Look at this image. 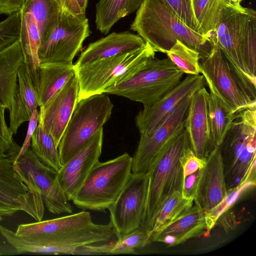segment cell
I'll return each mask as SVG.
<instances>
[{
  "mask_svg": "<svg viewBox=\"0 0 256 256\" xmlns=\"http://www.w3.org/2000/svg\"><path fill=\"white\" fill-rule=\"evenodd\" d=\"M30 148L43 164L56 172L61 168L58 146L52 136L41 124L38 123L32 136Z\"/></svg>",
  "mask_w": 256,
  "mask_h": 256,
  "instance_id": "cell-30",
  "label": "cell"
},
{
  "mask_svg": "<svg viewBox=\"0 0 256 256\" xmlns=\"http://www.w3.org/2000/svg\"><path fill=\"white\" fill-rule=\"evenodd\" d=\"M20 12L21 24L18 40L24 56V62L28 68L34 83L40 64L38 56L40 44V36L32 14L23 8Z\"/></svg>",
  "mask_w": 256,
  "mask_h": 256,
  "instance_id": "cell-26",
  "label": "cell"
},
{
  "mask_svg": "<svg viewBox=\"0 0 256 256\" xmlns=\"http://www.w3.org/2000/svg\"><path fill=\"white\" fill-rule=\"evenodd\" d=\"M156 52L166 53L177 40L206 58L214 46L208 38L188 26L164 0H144L130 27Z\"/></svg>",
  "mask_w": 256,
  "mask_h": 256,
  "instance_id": "cell-1",
  "label": "cell"
},
{
  "mask_svg": "<svg viewBox=\"0 0 256 256\" xmlns=\"http://www.w3.org/2000/svg\"><path fill=\"white\" fill-rule=\"evenodd\" d=\"M20 148L0 153V215L23 211L36 221L42 220L44 204L38 188L29 182L14 164Z\"/></svg>",
  "mask_w": 256,
  "mask_h": 256,
  "instance_id": "cell-10",
  "label": "cell"
},
{
  "mask_svg": "<svg viewBox=\"0 0 256 256\" xmlns=\"http://www.w3.org/2000/svg\"><path fill=\"white\" fill-rule=\"evenodd\" d=\"M146 44V42L138 34L128 32H112L90 43L81 53L74 67L134 51L143 48Z\"/></svg>",
  "mask_w": 256,
  "mask_h": 256,
  "instance_id": "cell-22",
  "label": "cell"
},
{
  "mask_svg": "<svg viewBox=\"0 0 256 256\" xmlns=\"http://www.w3.org/2000/svg\"><path fill=\"white\" fill-rule=\"evenodd\" d=\"M224 2L230 6L235 8H240L242 6L240 3L242 0H224Z\"/></svg>",
  "mask_w": 256,
  "mask_h": 256,
  "instance_id": "cell-45",
  "label": "cell"
},
{
  "mask_svg": "<svg viewBox=\"0 0 256 256\" xmlns=\"http://www.w3.org/2000/svg\"><path fill=\"white\" fill-rule=\"evenodd\" d=\"M168 58L184 74H200V54L198 52L177 40L166 53Z\"/></svg>",
  "mask_w": 256,
  "mask_h": 256,
  "instance_id": "cell-34",
  "label": "cell"
},
{
  "mask_svg": "<svg viewBox=\"0 0 256 256\" xmlns=\"http://www.w3.org/2000/svg\"><path fill=\"white\" fill-rule=\"evenodd\" d=\"M184 73L168 58L155 57L122 82L104 93L125 97L147 108L176 87Z\"/></svg>",
  "mask_w": 256,
  "mask_h": 256,
  "instance_id": "cell-7",
  "label": "cell"
},
{
  "mask_svg": "<svg viewBox=\"0 0 256 256\" xmlns=\"http://www.w3.org/2000/svg\"><path fill=\"white\" fill-rule=\"evenodd\" d=\"M208 112L212 148L219 146L236 117L230 108L209 88Z\"/></svg>",
  "mask_w": 256,
  "mask_h": 256,
  "instance_id": "cell-28",
  "label": "cell"
},
{
  "mask_svg": "<svg viewBox=\"0 0 256 256\" xmlns=\"http://www.w3.org/2000/svg\"><path fill=\"white\" fill-rule=\"evenodd\" d=\"M256 184V164H254L244 180L238 186L228 189L226 194L222 200L210 212L206 213L208 235L210 234L220 217L228 211L244 193L254 188Z\"/></svg>",
  "mask_w": 256,
  "mask_h": 256,
  "instance_id": "cell-31",
  "label": "cell"
},
{
  "mask_svg": "<svg viewBox=\"0 0 256 256\" xmlns=\"http://www.w3.org/2000/svg\"><path fill=\"white\" fill-rule=\"evenodd\" d=\"M206 214L195 204L178 218L154 232L150 242H161L168 246H173L194 238L208 236Z\"/></svg>",
  "mask_w": 256,
  "mask_h": 256,
  "instance_id": "cell-21",
  "label": "cell"
},
{
  "mask_svg": "<svg viewBox=\"0 0 256 256\" xmlns=\"http://www.w3.org/2000/svg\"><path fill=\"white\" fill-rule=\"evenodd\" d=\"M200 68L208 88L215 92L234 114L256 107V100L246 92L219 48L213 46L208 55L200 62Z\"/></svg>",
  "mask_w": 256,
  "mask_h": 256,
  "instance_id": "cell-11",
  "label": "cell"
},
{
  "mask_svg": "<svg viewBox=\"0 0 256 256\" xmlns=\"http://www.w3.org/2000/svg\"><path fill=\"white\" fill-rule=\"evenodd\" d=\"M82 11L86 14L88 0H76Z\"/></svg>",
  "mask_w": 256,
  "mask_h": 256,
  "instance_id": "cell-46",
  "label": "cell"
},
{
  "mask_svg": "<svg viewBox=\"0 0 256 256\" xmlns=\"http://www.w3.org/2000/svg\"><path fill=\"white\" fill-rule=\"evenodd\" d=\"M203 168L198 170L184 178L181 192L184 198L194 201Z\"/></svg>",
  "mask_w": 256,
  "mask_h": 256,
  "instance_id": "cell-41",
  "label": "cell"
},
{
  "mask_svg": "<svg viewBox=\"0 0 256 256\" xmlns=\"http://www.w3.org/2000/svg\"><path fill=\"white\" fill-rule=\"evenodd\" d=\"M38 106L32 76L24 62L18 71V84L8 110L9 128L13 134H16L18 128L24 122H28L34 110Z\"/></svg>",
  "mask_w": 256,
  "mask_h": 256,
  "instance_id": "cell-23",
  "label": "cell"
},
{
  "mask_svg": "<svg viewBox=\"0 0 256 256\" xmlns=\"http://www.w3.org/2000/svg\"><path fill=\"white\" fill-rule=\"evenodd\" d=\"M192 94L182 100L152 133L140 135L137 148L132 157V174L147 172L152 160L164 146L184 130L185 120Z\"/></svg>",
  "mask_w": 256,
  "mask_h": 256,
  "instance_id": "cell-15",
  "label": "cell"
},
{
  "mask_svg": "<svg viewBox=\"0 0 256 256\" xmlns=\"http://www.w3.org/2000/svg\"><path fill=\"white\" fill-rule=\"evenodd\" d=\"M253 10L232 6L224 0L218 24L207 38L212 46L220 48L246 92L256 100V77L246 67L242 50L245 32Z\"/></svg>",
  "mask_w": 256,
  "mask_h": 256,
  "instance_id": "cell-4",
  "label": "cell"
},
{
  "mask_svg": "<svg viewBox=\"0 0 256 256\" xmlns=\"http://www.w3.org/2000/svg\"><path fill=\"white\" fill-rule=\"evenodd\" d=\"M206 84L202 75L187 76L174 89L154 104L144 108L136 115L135 122L140 135L154 131L174 112L186 97Z\"/></svg>",
  "mask_w": 256,
  "mask_h": 256,
  "instance_id": "cell-16",
  "label": "cell"
},
{
  "mask_svg": "<svg viewBox=\"0 0 256 256\" xmlns=\"http://www.w3.org/2000/svg\"><path fill=\"white\" fill-rule=\"evenodd\" d=\"M92 223L90 213L83 210L52 220L22 224L16 232L0 225V234L18 253L49 254L56 242Z\"/></svg>",
  "mask_w": 256,
  "mask_h": 256,
  "instance_id": "cell-8",
  "label": "cell"
},
{
  "mask_svg": "<svg viewBox=\"0 0 256 256\" xmlns=\"http://www.w3.org/2000/svg\"><path fill=\"white\" fill-rule=\"evenodd\" d=\"M20 24V12L10 15L0 22V52L19 40Z\"/></svg>",
  "mask_w": 256,
  "mask_h": 256,
  "instance_id": "cell-37",
  "label": "cell"
},
{
  "mask_svg": "<svg viewBox=\"0 0 256 256\" xmlns=\"http://www.w3.org/2000/svg\"><path fill=\"white\" fill-rule=\"evenodd\" d=\"M227 190L222 158L219 146H216L206 160L194 202L208 213L222 200Z\"/></svg>",
  "mask_w": 256,
  "mask_h": 256,
  "instance_id": "cell-20",
  "label": "cell"
},
{
  "mask_svg": "<svg viewBox=\"0 0 256 256\" xmlns=\"http://www.w3.org/2000/svg\"><path fill=\"white\" fill-rule=\"evenodd\" d=\"M62 10L68 11L80 18H86L84 14L80 8L76 0H58Z\"/></svg>",
  "mask_w": 256,
  "mask_h": 256,
  "instance_id": "cell-44",
  "label": "cell"
},
{
  "mask_svg": "<svg viewBox=\"0 0 256 256\" xmlns=\"http://www.w3.org/2000/svg\"><path fill=\"white\" fill-rule=\"evenodd\" d=\"M155 54L154 48L146 42L137 50L74 67L79 85L78 101L104 94L106 90L125 80L155 57Z\"/></svg>",
  "mask_w": 256,
  "mask_h": 256,
  "instance_id": "cell-6",
  "label": "cell"
},
{
  "mask_svg": "<svg viewBox=\"0 0 256 256\" xmlns=\"http://www.w3.org/2000/svg\"><path fill=\"white\" fill-rule=\"evenodd\" d=\"M113 104L104 94L79 100L62 136L58 148L62 165L78 152L110 118Z\"/></svg>",
  "mask_w": 256,
  "mask_h": 256,
  "instance_id": "cell-9",
  "label": "cell"
},
{
  "mask_svg": "<svg viewBox=\"0 0 256 256\" xmlns=\"http://www.w3.org/2000/svg\"><path fill=\"white\" fill-rule=\"evenodd\" d=\"M74 74L73 64L40 63L34 82L39 106H44Z\"/></svg>",
  "mask_w": 256,
  "mask_h": 256,
  "instance_id": "cell-24",
  "label": "cell"
},
{
  "mask_svg": "<svg viewBox=\"0 0 256 256\" xmlns=\"http://www.w3.org/2000/svg\"><path fill=\"white\" fill-rule=\"evenodd\" d=\"M88 18H78L62 10L58 22L47 41L40 46V63L72 64V60L90 34Z\"/></svg>",
  "mask_w": 256,
  "mask_h": 256,
  "instance_id": "cell-12",
  "label": "cell"
},
{
  "mask_svg": "<svg viewBox=\"0 0 256 256\" xmlns=\"http://www.w3.org/2000/svg\"><path fill=\"white\" fill-rule=\"evenodd\" d=\"M39 120V112L38 108H36L28 120V126L25 140L22 146L20 147L18 155L24 153L30 146V142L32 136L34 132Z\"/></svg>",
  "mask_w": 256,
  "mask_h": 256,
  "instance_id": "cell-42",
  "label": "cell"
},
{
  "mask_svg": "<svg viewBox=\"0 0 256 256\" xmlns=\"http://www.w3.org/2000/svg\"><path fill=\"white\" fill-rule=\"evenodd\" d=\"M144 0H100L96 4L97 29L106 34L121 18L138 10Z\"/></svg>",
  "mask_w": 256,
  "mask_h": 256,
  "instance_id": "cell-29",
  "label": "cell"
},
{
  "mask_svg": "<svg viewBox=\"0 0 256 256\" xmlns=\"http://www.w3.org/2000/svg\"><path fill=\"white\" fill-rule=\"evenodd\" d=\"M22 8L30 12L35 18L40 46L47 41L56 26L62 8L58 0H25Z\"/></svg>",
  "mask_w": 256,
  "mask_h": 256,
  "instance_id": "cell-27",
  "label": "cell"
},
{
  "mask_svg": "<svg viewBox=\"0 0 256 256\" xmlns=\"http://www.w3.org/2000/svg\"><path fill=\"white\" fill-rule=\"evenodd\" d=\"M194 200L184 198L182 192H175L162 205L153 220L151 235L162 227L172 222L193 206Z\"/></svg>",
  "mask_w": 256,
  "mask_h": 256,
  "instance_id": "cell-32",
  "label": "cell"
},
{
  "mask_svg": "<svg viewBox=\"0 0 256 256\" xmlns=\"http://www.w3.org/2000/svg\"><path fill=\"white\" fill-rule=\"evenodd\" d=\"M24 62L19 40L0 52V108H10L18 84V71Z\"/></svg>",
  "mask_w": 256,
  "mask_h": 256,
  "instance_id": "cell-25",
  "label": "cell"
},
{
  "mask_svg": "<svg viewBox=\"0 0 256 256\" xmlns=\"http://www.w3.org/2000/svg\"><path fill=\"white\" fill-rule=\"evenodd\" d=\"M148 181L146 172L132 173L116 200L108 208L110 222L116 237L142 227Z\"/></svg>",
  "mask_w": 256,
  "mask_h": 256,
  "instance_id": "cell-13",
  "label": "cell"
},
{
  "mask_svg": "<svg viewBox=\"0 0 256 256\" xmlns=\"http://www.w3.org/2000/svg\"><path fill=\"white\" fill-rule=\"evenodd\" d=\"M79 85L76 74L44 106L38 123L53 137L57 146L78 101Z\"/></svg>",
  "mask_w": 256,
  "mask_h": 256,
  "instance_id": "cell-18",
  "label": "cell"
},
{
  "mask_svg": "<svg viewBox=\"0 0 256 256\" xmlns=\"http://www.w3.org/2000/svg\"><path fill=\"white\" fill-rule=\"evenodd\" d=\"M164 0L188 26L200 34L198 24L193 11L192 0Z\"/></svg>",
  "mask_w": 256,
  "mask_h": 256,
  "instance_id": "cell-38",
  "label": "cell"
},
{
  "mask_svg": "<svg viewBox=\"0 0 256 256\" xmlns=\"http://www.w3.org/2000/svg\"><path fill=\"white\" fill-rule=\"evenodd\" d=\"M180 161L182 170L184 178L198 170L203 168L206 164V161L199 158L196 156L190 146L186 148Z\"/></svg>",
  "mask_w": 256,
  "mask_h": 256,
  "instance_id": "cell-39",
  "label": "cell"
},
{
  "mask_svg": "<svg viewBox=\"0 0 256 256\" xmlns=\"http://www.w3.org/2000/svg\"><path fill=\"white\" fill-rule=\"evenodd\" d=\"M3 220V218L2 216L0 215V221Z\"/></svg>",
  "mask_w": 256,
  "mask_h": 256,
  "instance_id": "cell-47",
  "label": "cell"
},
{
  "mask_svg": "<svg viewBox=\"0 0 256 256\" xmlns=\"http://www.w3.org/2000/svg\"><path fill=\"white\" fill-rule=\"evenodd\" d=\"M5 110V108H0V153L8 152L18 146L6 123Z\"/></svg>",
  "mask_w": 256,
  "mask_h": 256,
  "instance_id": "cell-40",
  "label": "cell"
},
{
  "mask_svg": "<svg viewBox=\"0 0 256 256\" xmlns=\"http://www.w3.org/2000/svg\"><path fill=\"white\" fill-rule=\"evenodd\" d=\"M209 92L202 86L192 95L184 122L190 146L199 158L206 160L213 149L208 112Z\"/></svg>",
  "mask_w": 256,
  "mask_h": 256,
  "instance_id": "cell-19",
  "label": "cell"
},
{
  "mask_svg": "<svg viewBox=\"0 0 256 256\" xmlns=\"http://www.w3.org/2000/svg\"><path fill=\"white\" fill-rule=\"evenodd\" d=\"M103 142V128L57 172L58 182L69 200H72L90 172L99 161Z\"/></svg>",
  "mask_w": 256,
  "mask_h": 256,
  "instance_id": "cell-17",
  "label": "cell"
},
{
  "mask_svg": "<svg viewBox=\"0 0 256 256\" xmlns=\"http://www.w3.org/2000/svg\"><path fill=\"white\" fill-rule=\"evenodd\" d=\"M219 148L228 190L244 180L256 162V107L236 113Z\"/></svg>",
  "mask_w": 256,
  "mask_h": 256,
  "instance_id": "cell-5",
  "label": "cell"
},
{
  "mask_svg": "<svg viewBox=\"0 0 256 256\" xmlns=\"http://www.w3.org/2000/svg\"><path fill=\"white\" fill-rule=\"evenodd\" d=\"M132 162V157L126 152L104 162H97L72 200L74 204L84 210L106 212L130 178Z\"/></svg>",
  "mask_w": 256,
  "mask_h": 256,
  "instance_id": "cell-3",
  "label": "cell"
},
{
  "mask_svg": "<svg viewBox=\"0 0 256 256\" xmlns=\"http://www.w3.org/2000/svg\"><path fill=\"white\" fill-rule=\"evenodd\" d=\"M150 242V236L142 228L117 236L109 244L108 254H138Z\"/></svg>",
  "mask_w": 256,
  "mask_h": 256,
  "instance_id": "cell-35",
  "label": "cell"
},
{
  "mask_svg": "<svg viewBox=\"0 0 256 256\" xmlns=\"http://www.w3.org/2000/svg\"><path fill=\"white\" fill-rule=\"evenodd\" d=\"M190 146L184 130L164 146L146 172L148 187L142 228L150 236L153 220L162 205L174 192H182L184 176L180 160Z\"/></svg>",
  "mask_w": 256,
  "mask_h": 256,
  "instance_id": "cell-2",
  "label": "cell"
},
{
  "mask_svg": "<svg viewBox=\"0 0 256 256\" xmlns=\"http://www.w3.org/2000/svg\"><path fill=\"white\" fill-rule=\"evenodd\" d=\"M242 50L244 60L250 73L256 76V12L250 16L245 32Z\"/></svg>",
  "mask_w": 256,
  "mask_h": 256,
  "instance_id": "cell-36",
  "label": "cell"
},
{
  "mask_svg": "<svg viewBox=\"0 0 256 256\" xmlns=\"http://www.w3.org/2000/svg\"><path fill=\"white\" fill-rule=\"evenodd\" d=\"M14 164L28 181L38 188L50 212L72 213L73 207L58 182L57 172L43 164L30 147L22 154L17 155Z\"/></svg>",
  "mask_w": 256,
  "mask_h": 256,
  "instance_id": "cell-14",
  "label": "cell"
},
{
  "mask_svg": "<svg viewBox=\"0 0 256 256\" xmlns=\"http://www.w3.org/2000/svg\"><path fill=\"white\" fill-rule=\"evenodd\" d=\"M192 2L200 34L207 38L218 24L224 0H192Z\"/></svg>",
  "mask_w": 256,
  "mask_h": 256,
  "instance_id": "cell-33",
  "label": "cell"
},
{
  "mask_svg": "<svg viewBox=\"0 0 256 256\" xmlns=\"http://www.w3.org/2000/svg\"><path fill=\"white\" fill-rule=\"evenodd\" d=\"M25 0H0V14L10 15L20 12Z\"/></svg>",
  "mask_w": 256,
  "mask_h": 256,
  "instance_id": "cell-43",
  "label": "cell"
}]
</instances>
